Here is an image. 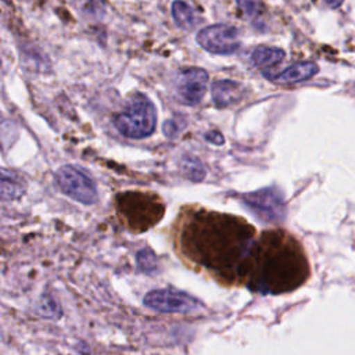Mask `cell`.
I'll list each match as a JSON object with an SVG mask.
<instances>
[{"mask_svg": "<svg viewBox=\"0 0 355 355\" xmlns=\"http://www.w3.org/2000/svg\"><path fill=\"white\" fill-rule=\"evenodd\" d=\"M176 251L223 284H245L257 229L245 219L204 208L183 209Z\"/></svg>", "mask_w": 355, "mask_h": 355, "instance_id": "1", "label": "cell"}, {"mask_svg": "<svg viewBox=\"0 0 355 355\" xmlns=\"http://www.w3.org/2000/svg\"><path fill=\"white\" fill-rule=\"evenodd\" d=\"M309 265L302 245L282 229L262 232L252 247L245 287L261 294L293 291L306 282Z\"/></svg>", "mask_w": 355, "mask_h": 355, "instance_id": "2", "label": "cell"}, {"mask_svg": "<svg viewBox=\"0 0 355 355\" xmlns=\"http://www.w3.org/2000/svg\"><path fill=\"white\" fill-rule=\"evenodd\" d=\"M121 223L130 232L139 234L157 225L165 212L162 198L151 191H122L114 201Z\"/></svg>", "mask_w": 355, "mask_h": 355, "instance_id": "3", "label": "cell"}, {"mask_svg": "<svg viewBox=\"0 0 355 355\" xmlns=\"http://www.w3.org/2000/svg\"><path fill=\"white\" fill-rule=\"evenodd\" d=\"M114 125L125 137H148L157 125V111L153 101L141 93H135L125 108L115 116Z\"/></svg>", "mask_w": 355, "mask_h": 355, "instance_id": "4", "label": "cell"}, {"mask_svg": "<svg viewBox=\"0 0 355 355\" xmlns=\"http://www.w3.org/2000/svg\"><path fill=\"white\" fill-rule=\"evenodd\" d=\"M55 182L64 194L82 204H94L98 198L94 180L76 166H61L55 172Z\"/></svg>", "mask_w": 355, "mask_h": 355, "instance_id": "5", "label": "cell"}, {"mask_svg": "<svg viewBox=\"0 0 355 355\" xmlns=\"http://www.w3.org/2000/svg\"><path fill=\"white\" fill-rule=\"evenodd\" d=\"M143 304L150 309L168 313H190L204 308L196 297L175 288L151 290L144 295Z\"/></svg>", "mask_w": 355, "mask_h": 355, "instance_id": "6", "label": "cell"}, {"mask_svg": "<svg viewBox=\"0 0 355 355\" xmlns=\"http://www.w3.org/2000/svg\"><path fill=\"white\" fill-rule=\"evenodd\" d=\"M197 43L212 54H233L240 47L239 31L229 24H214L197 33Z\"/></svg>", "mask_w": 355, "mask_h": 355, "instance_id": "7", "label": "cell"}, {"mask_svg": "<svg viewBox=\"0 0 355 355\" xmlns=\"http://www.w3.org/2000/svg\"><path fill=\"white\" fill-rule=\"evenodd\" d=\"M243 200L248 208H251L259 218L268 222H277L284 219V198L282 191L275 187H268L245 194Z\"/></svg>", "mask_w": 355, "mask_h": 355, "instance_id": "8", "label": "cell"}, {"mask_svg": "<svg viewBox=\"0 0 355 355\" xmlns=\"http://www.w3.org/2000/svg\"><path fill=\"white\" fill-rule=\"evenodd\" d=\"M208 86V73L202 68L189 67L180 69L176 78V97L184 105H197Z\"/></svg>", "mask_w": 355, "mask_h": 355, "instance_id": "9", "label": "cell"}, {"mask_svg": "<svg viewBox=\"0 0 355 355\" xmlns=\"http://www.w3.org/2000/svg\"><path fill=\"white\" fill-rule=\"evenodd\" d=\"M212 101L218 108L229 107L234 103H239L244 96V87L232 79H219L214 80L211 86Z\"/></svg>", "mask_w": 355, "mask_h": 355, "instance_id": "10", "label": "cell"}, {"mask_svg": "<svg viewBox=\"0 0 355 355\" xmlns=\"http://www.w3.org/2000/svg\"><path fill=\"white\" fill-rule=\"evenodd\" d=\"M319 71L318 65L312 61H301L290 65L288 68L283 69L282 72L276 75H266L269 79L277 82V83H297L302 80L311 79L313 75H316Z\"/></svg>", "mask_w": 355, "mask_h": 355, "instance_id": "11", "label": "cell"}, {"mask_svg": "<svg viewBox=\"0 0 355 355\" xmlns=\"http://www.w3.org/2000/svg\"><path fill=\"white\" fill-rule=\"evenodd\" d=\"M286 53L279 47L258 46L251 53V61L258 68H270L283 61Z\"/></svg>", "mask_w": 355, "mask_h": 355, "instance_id": "12", "label": "cell"}, {"mask_svg": "<svg viewBox=\"0 0 355 355\" xmlns=\"http://www.w3.org/2000/svg\"><path fill=\"white\" fill-rule=\"evenodd\" d=\"M171 11H172L175 24L182 29H186V31L193 29L198 22L196 11L183 0H175L172 3Z\"/></svg>", "mask_w": 355, "mask_h": 355, "instance_id": "13", "label": "cell"}, {"mask_svg": "<svg viewBox=\"0 0 355 355\" xmlns=\"http://www.w3.org/2000/svg\"><path fill=\"white\" fill-rule=\"evenodd\" d=\"M24 193V183L10 173L7 169L1 172V198L3 200H15Z\"/></svg>", "mask_w": 355, "mask_h": 355, "instance_id": "14", "label": "cell"}, {"mask_svg": "<svg viewBox=\"0 0 355 355\" xmlns=\"http://www.w3.org/2000/svg\"><path fill=\"white\" fill-rule=\"evenodd\" d=\"M182 169L184 175L194 182L202 180L205 176V169L202 164L194 157H184L182 161Z\"/></svg>", "mask_w": 355, "mask_h": 355, "instance_id": "15", "label": "cell"}, {"mask_svg": "<svg viewBox=\"0 0 355 355\" xmlns=\"http://www.w3.org/2000/svg\"><path fill=\"white\" fill-rule=\"evenodd\" d=\"M78 10L87 17H103L105 11L104 0H76Z\"/></svg>", "mask_w": 355, "mask_h": 355, "instance_id": "16", "label": "cell"}, {"mask_svg": "<svg viewBox=\"0 0 355 355\" xmlns=\"http://www.w3.org/2000/svg\"><path fill=\"white\" fill-rule=\"evenodd\" d=\"M136 261H137V265L139 268L144 272V273H153L155 270V266H157V258H155V254L150 250V248H143L137 252V257H136Z\"/></svg>", "mask_w": 355, "mask_h": 355, "instance_id": "17", "label": "cell"}, {"mask_svg": "<svg viewBox=\"0 0 355 355\" xmlns=\"http://www.w3.org/2000/svg\"><path fill=\"white\" fill-rule=\"evenodd\" d=\"M239 8L243 14L248 18L257 17L262 11V1L261 0H236Z\"/></svg>", "mask_w": 355, "mask_h": 355, "instance_id": "18", "label": "cell"}, {"mask_svg": "<svg viewBox=\"0 0 355 355\" xmlns=\"http://www.w3.org/2000/svg\"><path fill=\"white\" fill-rule=\"evenodd\" d=\"M207 139L211 140L215 144H222L223 143V137L218 132H212V135H207Z\"/></svg>", "mask_w": 355, "mask_h": 355, "instance_id": "19", "label": "cell"}, {"mask_svg": "<svg viewBox=\"0 0 355 355\" xmlns=\"http://www.w3.org/2000/svg\"><path fill=\"white\" fill-rule=\"evenodd\" d=\"M326 3H327V6L329 7H331V8H337V7H340L341 4H343V1L344 0H324Z\"/></svg>", "mask_w": 355, "mask_h": 355, "instance_id": "20", "label": "cell"}]
</instances>
